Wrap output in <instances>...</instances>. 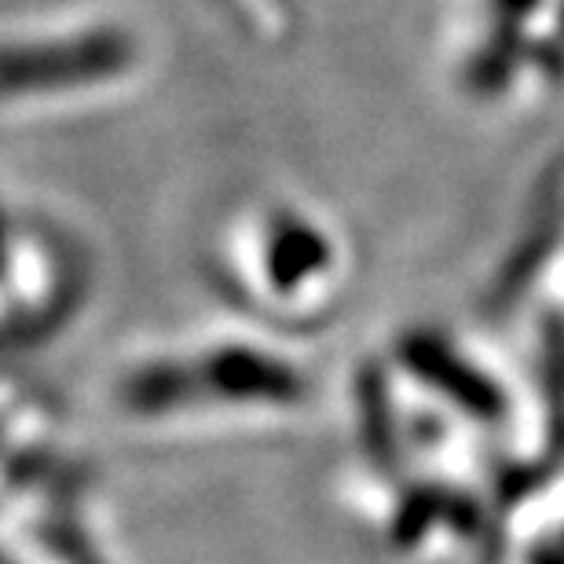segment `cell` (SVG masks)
Returning a JSON list of instances; mask_svg holds the SVG:
<instances>
[{"label": "cell", "mask_w": 564, "mask_h": 564, "mask_svg": "<svg viewBox=\"0 0 564 564\" xmlns=\"http://www.w3.org/2000/svg\"><path fill=\"white\" fill-rule=\"evenodd\" d=\"M235 4L242 8V15L250 19L261 33H268V26H286L290 22L286 0H235Z\"/></svg>", "instance_id": "cell-4"}, {"label": "cell", "mask_w": 564, "mask_h": 564, "mask_svg": "<svg viewBox=\"0 0 564 564\" xmlns=\"http://www.w3.org/2000/svg\"><path fill=\"white\" fill-rule=\"evenodd\" d=\"M143 41L126 22H96L63 37L19 41L0 48V99L85 93L126 82L140 70Z\"/></svg>", "instance_id": "cell-3"}, {"label": "cell", "mask_w": 564, "mask_h": 564, "mask_svg": "<svg viewBox=\"0 0 564 564\" xmlns=\"http://www.w3.org/2000/svg\"><path fill=\"white\" fill-rule=\"evenodd\" d=\"M220 261L235 286L275 308H312L345 275V242L319 206L301 198L253 202L224 231Z\"/></svg>", "instance_id": "cell-2"}, {"label": "cell", "mask_w": 564, "mask_h": 564, "mask_svg": "<svg viewBox=\"0 0 564 564\" xmlns=\"http://www.w3.org/2000/svg\"><path fill=\"white\" fill-rule=\"evenodd\" d=\"M447 74L480 110H535L564 96V0H451Z\"/></svg>", "instance_id": "cell-1"}]
</instances>
